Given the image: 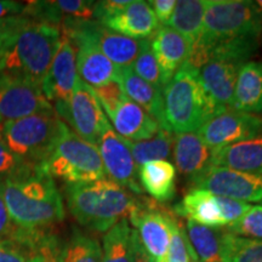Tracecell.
I'll use <instances>...</instances> for the list:
<instances>
[{
	"instance_id": "ba28073f",
	"label": "cell",
	"mask_w": 262,
	"mask_h": 262,
	"mask_svg": "<svg viewBox=\"0 0 262 262\" xmlns=\"http://www.w3.org/2000/svg\"><path fill=\"white\" fill-rule=\"evenodd\" d=\"M62 122L88 142L97 145L103 131L111 125L100 101L90 85L78 78L74 91L66 104L54 106Z\"/></svg>"
},
{
	"instance_id": "ffe728a7",
	"label": "cell",
	"mask_w": 262,
	"mask_h": 262,
	"mask_svg": "<svg viewBox=\"0 0 262 262\" xmlns=\"http://www.w3.org/2000/svg\"><path fill=\"white\" fill-rule=\"evenodd\" d=\"M100 24L133 39L152 38L159 28L152 8L143 0H131L125 9Z\"/></svg>"
},
{
	"instance_id": "83f0119b",
	"label": "cell",
	"mask_w": 262,
	"mask_h": 262,
	"mask_svg": "<svg viewBox=\"0 0 262 262\" xmlns=\"http://www.w3.org/2000/svg\"><path fill=\"white\" fill-rule=\"evenodd\" d=\"M125 141L136 165L141 166L155 160L169 159L173 147V134L171 130L159 129L158 133L148 140Z\"/></svg>"
},
{
	"instance_id": "4316f807",
	"label": "cell",
	"mask_w": 262,
	"mask_h": 262,
	"mask_svg": "<svg viewBox=\"0 0 262 262\" xmlns=\"http://www.w3.org/2000/svg\"><path fill=\"white\" fill-rule=\"evenodd\" d=\"M206 0H179L176 2L168 27L172 28L194 47L202 37Z\"/></svg>"
},
{
	"instance_id": "e0dca14e",
	"label": "cell",
	"mask_w": 262,
	"mask_h": 262,
	"mask_svg": "<svg viewBox=\"0 0 262 262\" xmlns=\"http://www.w3.org/2000/svg\"><path fill=\"white\" fill-rule=\"evenodd\" d=\"M172 153L179 172L188 180L191 186L212 166V150L196 131L175 134Z\"/></svg>"
},
{
	"instance_id": "277c9868",
	"label": "cell",
	"mask_w": 262,
	"mask_h": 262,
	"mask_svg": "<svg viewBox=\"0 0 262 262\" xmlns=\"http://www.w3.org/2000/svg\"><path fill=\"white\" fill-rule=\"evenodd\" d=\"M61 28L28 18L0 52V75L41 85L58 48Z\"/></svg>"
},
{
	"instance_id": "7a4b0ae2",
	"label": "cell",
	"mask_w": 262,
	"mask_h": 262,
	"mask_svg": "<svg viewBox=\"0 0 262 262\" xmlns=\"http://www.w3.org/2000/svg\"><path fill=\"white\" fill-rule=\"evenodd\" d=\"M3 195L12 224L22 231L41 232L64 219L56 183L37 166H26L4 180Z\"/></svg>"
},
{
	"instance_id": "2e32d148",
	"label": "cell",
	"mask_w": 262,
	"mask_h": 262,
	"mask_svg": "<svg viewBox=\"0 0 262 262\" xmlns=\"http://www.w3.org/2000/svg\"><path fill=\"white\" fill-rule=\"evenodd\" d=\"M185 231L198 262H229L235 234L227 228L208 227L187 220Z\"/></svg>"
},
{
	"instance_id": "8fae6325",
	"label": "cell",
	"mask_w": 262,
	"mask_h": 262,
	"mask_svg": "<svg viewBox=\"0 0 262 262\" xmlns=\"http://www.w3.org/2000/svg\"><path fill=\"white\" fill-rule=\"evenodd\" d=\"M212 152L262 133V118L256 114L227 110L196 130Z\"/></svg>"
},
{
	"instance_id": "d4e9b609",
	"label": "cell",
	"mask_w": 262,
	"mask_h": 262,
	"mask_svg": "<svg viewBox=\"0 0 262 262\" xmlns=\"http://www.w3.org/2000/svg\"><path fill=\"white\" fill-rule=\"evenodd\" d=\"M173 211L181 217H186L187 220H192L208 227L226 226L216 195L204 189L189 191L175 206Z\"/></svg>"
},
{
	"instance_id": "7bdbcfd3",
	"label": "cell",
	"mask_w": 262,
	"mask_h": 262,
	"mask_svg": "<svg viewBox=\"0 0 262 262\" xmlns=\"http://www.w3.org/2000/svg\"><path fill=\"white\" fill-rule=\"evenodd\" d=\"M148 4L155 12L158 22L168 26L176 6L175 0H153V2H148Z\"/></svg>"
},
{
	"instance_id": "52a82bcc",
	"label": "cell",
	"mask_w": 262,
	"mask_h": 262,
	"mask_svg": "<svg viewBox=\"0 0 262 262\" xmlns=\"http://www.w3.org/2000/svg\"><path fill=\"white\" fill-rule=\"evenodd\" d=\"M63 126L55 111L37 113L2 125V137L22 162L39 168L50 156Z\"/></svg>"
},
{
	"instance_id": "5bb4252c",
	"label": "cell",
	"mask_w": 262,
	"mask_h": 262,
	"mask_svg": "<svg viewBox=\"0 0 262 262\" xmlns=\"http://www.w3.org/2000/svg\"><path fill=\"white\" fill-rule=\"evenodd\" d=\"M78 78L75 49L68 37L61 33L58 48L41 81L42 94L52 106L66 104L73 94Z\"/></svg>"
},
{
	"instance_id": "cb8c5ba5",
	"label": "cell",
	"mask_w": 262,
	"mask_h": 262,
	"mask_svg": "<svg viewBox=\"0 0 262 262\" xmlns=\"http://www.w3.org/2000/svg\"><path fill=\"white\" fill-rule=\"evenodd\" d=\"M233 110L244 113L262 112V62L249 61L238 71Z\"/></svg>"
},
{
	"instance_id": "4dcf8cb0",
	"label": "cell",
	"mask_w": 262,
	"mask_h": 262,
	"mask_svg": "<svg viewBox=\"0 0 262 262\" xmlns=\"http://www.w3.org/2000/svg\"><path fill=\"white\" fill-rule=\"evenodd\" d=\"M131 70L134 73L139 75L141 79H143L147 83L157 88L162 91L163 94V83H162V74H160L159 66L157 63V60L153 55L152 49H150L149 39H143L142 45H141L140 54L137 55L135 62H134Z\"/></svg>"
},
{
	"instance_id": "7c38bea8",
	"label": "cell",
	"mask_w": 262,
	"mask_h": 262,
	"mask_svg": "<svg viewBox=\"0 0 262 262\" xmlns=\"http://www.w3.org/2000/svg\"><path fill=\"white\" fill-rule=\"evenodd\" d=\"M104 173L111 181L118 183L136 194H142L139 180V166L133 158L125 139L119 136L112 126H108L97 142Z\"/></svg>"
},
{
	"instance_id": "5b68a950",
	"label": "cell",
	"mask_w": 262,
	"mask_h": 262,
	"mask_svg": "<svg viewBox=\"0 0 262 262\" xmlns=\"http://www.w3.org/2000/svg\"><path fill=\"white\" fill-rule=\"evenodd\" d=\"M164 108L169 129L192 133L225 112L211 100L201 83L198 70L186 62L163 89Z\"/></svg>"
},
{
	"instance_id": "74e56055",
	"label": "cell",
	"mask_w": 262,
	"mask_h": 262,
	"mask_svg": "<svg viewBox=\"0 0 262 262\" xmlns=\"http://www.w3.org/2000/svg\"><path fill=\"white\" fill-rule=\"evenodd\" d=\"M28 17L26 16H14V17H6L0 19V52L10 44L16 33L22 28Z\"/></svg>"
},
{
	"instance_id": "30bf717a",
	"label": "cell",
	"mask_w": 262,
	"mask_h": 262,
	"mask_svg": "<svg viewBox=\"0 0 262 262\" xmlns=\"http://www.w3.org/2000/svg\"><path fill=\"white\" fill-rule=\"evenodd\" d=\"M143 248L152 261L165 260L170 244V225L173 215L160 209L156 201L142 198L129 216Z\"/></svg>"
},
{
	"instance_id": "f35d334b",
	"label": "cell",
	"mask_w": 262,
	"mask_h": 262,
	"mask_svg": "<svg viewBox=\"0 0 262 262\" xmlns=\"http://www.w3.org/2000/svg\"><path fill=\"white\" fill-rule=\"evenodd\" d=\"M131 3V0H102L95 2L93 19L97 22H102L104 19L112 17L118 12L124 10Z\"/></svg>"
},
{
	"instance_id": "d6a6232c",
	"label": "cell",
	"mask_w": 262,
	"mask_h": 262,
	"mask_svg": "<svg viewBox=\"0 0 262 262\" xmlns=\"http://www.w3.org/2000/svg\"><path fill=\"white\" fill-rule=\"evenodd\" d=\"M227 229L238 237L262 241V205L251 206L241 220Z\"/></svg>"
},
{
	"instance_id": "7402d4cb",
	"label": "cell",
	"mask_w": 262,
	"mask_h": 262,
	"mask_svg": "<svg viewBox=\"0 0 262 262\" xmlns=\"http://www.w3.org/2000/svg\"><path fill=\"white\" fill-rule=\"evenodd\" d=\"M108 117L112 120L114 131L127 141L148 140L160 129L158 123L129 97Z\"/></svg>"
},
{
	"instance_id": "b9f144b4",
	"label": "cell",
	"mask_w": 262,
	"mask_h": 262,
	"mask_svg": "<svg viewBox=\"0 0 262 262\" xmlns=\"http://www.w3.org/2000/svg\"><path fill=\"white\" fill-rule=\"evenodd\" d=\"M35 253L14 244L3 243L0 244V262H32V257Z\"/></svg>"
},
{
	"instance_id": "7dc6e473",
	"label": "cell",
	"mask_w": 262,
	"mask_h": 262,
	"mask_svg": "<svg viewBox=\"0 0 262 262\" xmlns=\"http://www.w3.org/2000/svg\"><path fill=\"white\" fill-rule=\"evenodd\" d=\"M256 5L258 6V8H260L261 12H262V0H258V2H256Z\"/></svg>"
},
{
	"instance_id": "bcb514c9",
	"label": "cell",
	"mask_w": 262,
	"mask_h": 262,
	"mask_svg": "<svg viewBox=\"0 0 262 262\" xmlns=\"http://www.w3.org/2000/svg\"><path fill=\"white\" fill-rule=\"evenodd\" d=\"M32 262H41V260H40V256H39V254H38V253H35V254H34V256L32 257Z\"/></svg>"
},
{
	"instance_id": "f1b7e54d",
	"label": "cell",
	"mask_w": 262,
	"mask_h": 262,
	"mask_svg": "<svg viewBox=\"0 0 262 262\" xmlns=\"http://www.w3.org/2000/svg\"><path fill=\"white\" fill-rule=\"evenodd\" d=\"M131 234L133 229L126 219L108 229L103 237L101 262H131Z\"/></svg>"
},
{
	"instance_id": "f6af8a7d",
	"label": "cell",
	"mask_w": 262,
	"mask_h": 262,
	"mask_svg": "<svg viewBox=\"0 0 262 262\" xmlns=\"http://www.w3.org/2000/svg\"><path fill=\"white\" fill-rule=\"evenodd\" d=\"M131 244H133V251H131V262H152L147 251L141 243L139 234L136 229H133L131 234Z\"/></svg>"
},
{
	"instance_id": "836d02e7",
	"label": "cell",
	"mask_w": 262,
	"mask_h": 262,
	"mask_svg": "<svg viewBox=\"0 0 262 262\" xmlns=\"http://www.w3.org/2000/svg\"><path fill=\"white\" fill-rule=\"evenodd\" d=\"M229 262H262V241L235 235Z\"/></svg>"
},
{
	"instance_id": "e575fe53",
	"label": "cell",
	"mask_w": 262,
	"mask_h": 262,
	"mask_svg": "<svg viewBox=\"0 0 262 262\" xmlns=\"http://www.w3.org/2000/svg\"><path fill=\"white\" fill-rule=\"evenodd\" d=\"M93 89L107 116L112 114L114 110L127 97L124 93L120 80L110 81V83L93 88Z\"/></svg>"
},
{
	"instance_id": "8d00e7d4",
	"label": "cell",
	"mask_w": 262,
	"mask_h": 262,
	"mask_svg": "<svg viewBox=\"0 0 262 262\" xmlns=\"http://www.w3.org/2000/svg\"><path fill=\"white\" fill-rule=\"evenodd\" d=\"M26 166L32 165L24 163L17 156H15L5 145L3 137L0 136V182L18 172L19 170L25 169Z\"/></svg>"
},
{
	"instance_id": "681fc988",
	"label": "cell",
	"mask_w": 262,
	"mask_h": 262,
	"mask_svg": "<svg viewBox=\"0 0 262 262\" xmlns=\"http://www.w3.org/2000/svg\"><path fill=\"white\" fill-rule=\"evenodd\" d=\"M0 136H2V125H0Z\"/></svg>"
},
{
	"instance_id": "ee69618b",
	"label": "cell",
	"mask_w": 262,
	"mask_h": 262,
	"mask_svg": "<svg viewBox=\"0 0 262 262\" xmlns=\"http://www.w3.org/2000/svg\"><path fill=\"white\" fill-rule=\"evenodd\" d=\"M26 3L12 2V0H0V19L14 16H24Z\"/></svg>"
},
{
	"instance_id": "603a6c76",
	"label": "cell",
	"mask_w": 262,
	"mask_h": 262,
	"mask_svg": "<svg viewBox=\"0 0 262 262\" xmlns=\"http://www.w3.org/2000/svg\"><path fill=\"white\" fill-rule=\"evenodd\" d=\"M120 84L124 93L131 101L139 104L153 119L158 123L160 129H169L165 118L164 98L162 91L141 79L131 68H124L120 73Z\"/></svg>"
},
{
	"instance_id": "9a60e30c",
	"label": "cell",
	"mask_w": 262,
	"mask_h": 262,
	"mask_svg": "<svg viewBox=\"0 0 262 262\" xmlns=\"http://www.w3.org/2000/svg\"><path fill=\"white\" fill-rule=\"evenodd\" d=\"M66 37H68L75 49L78 77L84 83L91 88H97L110 81L120 80L122 70L108 60L94 41L81 35Z\"/></svg>"
},
{
	"instance_id": "4fadbf2b",
	"label": "cell",
	"mask_w": 262,
	"mask_h": 262,
	"mask_svg": "<svg viewBox=\"0 0 262 262\" xmlns=\"http://www.w3.org/2000/svg\"><path fill=\"white\" fill-rule=\"evenodd\" d=\"M214 195L244 203L262 202V175L235 171L224 166H210L208 171L191 186Z\"/></svg>"
},
{
	"instance_id": "60d3db41",
	"label": "cell",
	"mask_w": 262,
	"mask_h": 262,
	"mask_svg": "<svg viewBox=\"0 0 262 262\" xmlns=\"http://www.w3.org/2000/svg\"><path fill=\"white\" fill-rule=\"evenodd\" d=\"M16 231V226L12 224L11 217L5 204L3 195V182H0V244L11 242Z\"/></svg>"
},
{
	"instance_id": "ab89813d",
	"label": "cell",
	"mask_w": 262,
	"mask_h": 262,
	"mask_svg": "<svg viewBox=\"0 0 262 262\" xmlns=\"http://www.w3.org/2000/svg\"><path fill=\"white\" fill-rule=\"evenodd\" d=\"M37 253L40 256L41 262H60V245L57 238L49 233L42 234L38 242Z\"/></svg>"
},
{
	"instance_id": "ac0fdd59",
	"label": "cell",
	"mask_w": 262,
	"mask_h": 262,
	"mask_svg": "<svg viewBox=\"0 0 262 262\" xmlns=\"http://www.w3.org/2000/svg\"><path fill=\"white\" fill-rule=\"evenodd\" d=\"M149 40L150 49L159 66L164 89L176 72L187 62L191 55V44L168 26L159 27Z\"/></svg>"
},
{
	"instance_id": "3957f363",
	"label": "cell",
	"mask_w": 262,
	"mask_h": 262,
	"mask_svg": "<svg viewBox=\"0 0 262 262\" xmlns=\"http://www.w3.org/2000/svg\"><path fill=\"white\" fill-rule=\"evenodd\" d=\"M64 193L73 217L95 232H107L129 217L137 204L135 196L110 179L66 185Z\"/></svg>"
},
{
	"instance_id": "d590c367",
	"label": "cell",
	"mask_w": 262,
	"mask_h": 262,
	"mask_svg": "<svg viewBox=\"0 0 262 262\" xmlns=\"http://www.w3.org/2000/svg\"><path fill=\"white\" fill-rule=\"evenodd\" d=\"M216 199H217V204L220 206V211L226 224V227L241 220L245 212H248L249 209L251 208L249 203L235 201V199L217 195H216Z\"/></svg>"
},
{
	"instance_id": "c3c4849f",
	"label": "cell",
	"mask_w": 262,
	"mask_h": 262,
	"mask_svg": "<svg viewBox=\"0 0 262 262\" xmlns=\"http://www.w3.org/2000/svg\"><path fill=\"white\" fill-rule=\"evenodd\" d=\"M152 262H166L165 260H162V261H152Z\"/></svg>"
},
{
	"instance_id": "6da1fadb",
	"label": "cell",
	"mask_w": 262,
	"mask_h": 262,
	"mask_svg": "<svg viewBox=\"0 0 262 262\" xmlns=\"http://www.w3.org/2000/svg\"><path fill=\"white\" fill-rule=\"evenodd\" d=\"M262 12L249 0H206L203 32L187 63L199 71L208 61L243 64L258 48Z\"/></svg>"
},
{
	"instance_id": "f546056e",
	"label": "cell",
	"mask_w": 262,
	"mask_h": 262,
	"mask_svg": "<svg viewBox=\"0 0 262 262\" xmlns=\"http://www.w3.org/2000/svg\"><path fill=\"white\" fill-rule=\"evenodd\" d=\"M60 262H101L102 248L96 239L74 228L70 239L60 248Z\"/></svg>"
},
{
	"instance_id": "484cf974",
	"label": "cell",
	"mask_w": 262,
	"mask_h": 262,
	"mask_svg": "<svg viewBox=\"0 0 262 262\" xmlns=\"http://www.w3.org/2000/svg\"><path fill=\"white\" fill-rule=\"evenodd\" d=\"M141 187L153 201L166 203L176 192V169L168 160H155L143 164L139 169Z\"/></svg>"
},
{
	"instance_id": "9c48e42d",
	"label": "cell",
	"mask_w": 262,
	"mask_h": 262,
	"mask_svg": "<svg viewBox=\"0 0 262 262\" xmlns=\"http://www.w3.org/2000/svg\"><path fill=\"white\" fill-rule=\"evenodd\" d=\"M41 86L21 78L0 75V125L37 113L52 112Z\"/></svg>"
},
{
	"instance_id": "8992f818",
	"label": "cell",
	"mask_w": 262,
	"mask_h": 262,
	"mask_svg": "<svg viewBox=\"0 0 262 262\" xmlns=\"http://www.w3.org/2000/svg\"><path fill=\"white\" fill-rule=\"evenodd\" d=\"M39 168L48 176L60 179L67 185L106 179L97 146L78 136L66 123L50 156Z\"/></svg>"
},
{
	"instance_id": "1f68e13d",
	"label": "cell",
	"mask_w": 262,
	"mask_h": 262,
	"mask_svg": "<svg viewBox=\"0 0 262 262\" xmlns=\"http://www.w3.org/2000/svg\"><path fill=\"white\" fill-rule=\"evenodd\" d=\"M166 262H198L189 248L186 231L181 224L172 217L170 225V244L165 257Z\"/></svg>"
},
{
	"instance_id": "44dd1931",
	"label": "cell",
	"mask_w": 262,
	"mask_h": 262,
	"mask_svg": "<svg viewBox=\"0 0 262 262\" xmlns=\"http://www.w3.org/2000/svg\"><path fill=\"white\" fill-rule=\"evenodd\" d=\"M211 165L262 175V133L212 152Z\"/></svg>"
},
{
	"instance_id": "d6986e66",
	"label": "cell",
	"mask_w": 262,
	"mask_h": 262,
	"mask_svg": "<svg viewBox=\"0 0 262 262\" xmlns=\"http://www.w3.org/2000/svg\"><path fill=\"white\" fill-rule=\"evenodd\" d=\"M241 66L228 61L211 60L198 71L206 94L224 111L233 110L235 81Z\"/></svg>"
}]
</instances>
